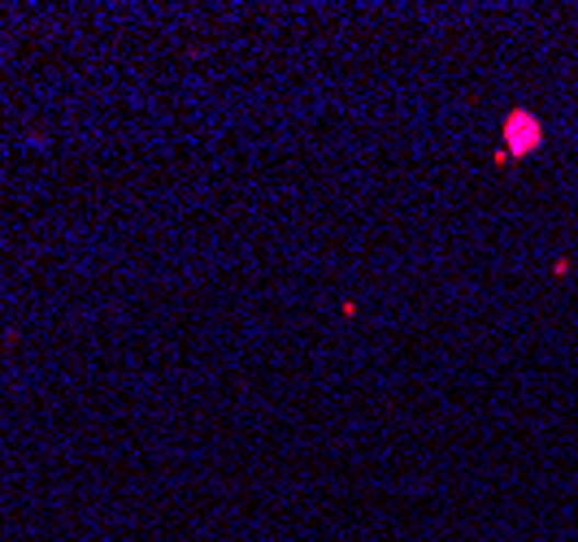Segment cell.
I'll return each instance as SVG.
<instances>
[{
  "instance_id": "1",
  "label": "cell",
  "mask_w": 578,
  "mask_h": 542,
  "mask_svg": "<svg viewBox=\"0 0 578 542\" xmlns=\"http://www.w3.org/2000/svg\"><path fill=\"white\" fill-rule=\"evenodd\" d=\"M544 143V122L531 108H513L505 117V157H531Z\"/></svg>"
}]
</instances>
